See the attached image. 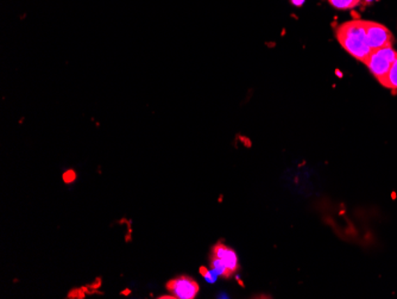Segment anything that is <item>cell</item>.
Masks as SVG:
<instances>
[{
	"instance_id": "obj_1",
	"label": "cell",
	"mask_w": 397,
	"mask_h": 299,
	"mask_svg": "<svg viewBox=\"0 0 397 299\" xmlns=\"http://www.w3.org/2000/svg\"><path fill=\"white\" fill-rule=\"evenodd\" d=\"M336 37L346 53L363 63L373 52L366 37L364 20L345 22L336 28Z\"/></svg>"
},
{
	"instance_id": "obj_2",
	"label": "cell",
	"mask_w": 397,
	"mask_h": 299,
	"mask_svg": "<svg viewBox=\"0 0 397 299\" xmlns=\"http://www.w3.org/2000/svg\"><path fill=\"white\" fill-rule=\"evenodd\" d=\"M396 58L397 52L393 47H384L373 49L365 60L364 65L368 67L370 73L373 74V78L382 84Z\"/></svg>"
},
{
	"instance_id": "obj_3",
	"label": "cell",
	"mask_w": 397,
	"mask_h": 299,
	"mask_svg": "<svg viewBox=\"0 0 397 299\" xmlns=\"http://www.w3.org/2000/svg\"><path fill=\"white\" fill-rule=\"evenodd\" d=\"M365 31L371 49H378L384 47H393L395 37L387 26L376 22L365 21Z\"/></svg>"
},
{
	"instance_id": "obj_4",
	"label": "cell",
	"mask_w": 397,
	"mask_h": 299,
	"mask_svg": "<svg viewBox=\"0 0 397 299\" xmlns=\"http://www.w3.org/2000/svg\"><path fill=\"white\" fill-rule=\"evenodd\" d=\"M166 290L178 299H194L200 291V287L191 277H178L166 284Z\"/></svg>"
},
{
	"instance_id": "obj_5",
	"label": "cell",
	"mask_w": 397,
	"mask_h": 299,
	"mask_svg": "<svg viewBox=\"0 0 397 299\" xmlns=\"http://www.w3.org/2000/svg\"><path fill=\"white\" fill-rule=\"evenodd\" d=\"M212 256L219 259L220 261L227 267V270H230L232 275L240 268V263H238V256L235 250H231L230 247L225 246L223 242L217 243L213 250H212Z\"/></svg>"
},
{
	"instance_id": "obj_6",
	"label": "cell",
	"mask_w": 397,
	"mask_h": 299,
	"mask_svg": "<svg viewBox=\"0 0 397 299\" xmlns=\"http://www.w3.org/2000/svg\"><path fill=\"white\" fill-rule=\"evenodd\" d=\"M381 85L388 90L397 91V58L393 62L389 72L385 77L384 82H382Z\"/></svg>"
},
{
	"instance_id": "obj_7",
	"label": "cell",
	"mask_w": 397,
	"mask_h": 299,
	"mask_svg": "<svg viewBox=\"0 0 397 299\" xmlns=\"http://www.w3.org/2000/svg\"><path fill=\"white\" fill-rule=\"evenodd\" d=\"M329 4L338 10H352L361 4V0H327Z\"/></svg>"
},
{
	"instance_id": "obj_8",
	"label": "cell",
	"mask_w": 397,
	"mask_h": 299,
	"mask_svg": "<svg viewBox=\"0 0 397 299\" xmlns=\"http://www.w3.org/2000/svg\"><path fill=\"white\" fill-rule=\"evenodd\" d=\"M200 273L205 277V279H206L208 283H215V280L219 277V275H217L213 270H207L206 267L203 266L200 268Z\"/></svg>"
},
{
	"instance_id": "obj_9",
	"label": "cell",
	"mask_w": 397,
	"mask_h": 299,
	"mask_svg": "<svg viewBox=\"0 0 397 299\" xmlns=\"http://www.w3.org/2000/svg\"><path fill=\"white\" fill-rule=\"evenodd\" d=\"M62 179L65 181V184H72L74 181H77V172L74 169H68L63 173Z\"/></svg>"
},
{
	"instance_id": "obj_10",
	"label": "cell",
	"mask_w": 397,
	"mask_h": 299,
	"mask_svg": "<svg viewBox=\"0 0 397 299\" xmlns=\"http://www.w3.org/2000/svg\"><path fill=\"white\" fill-rule=\"evenodd\" d=\"M68 298H85V291L82 289H74L69 292Z\"/></svg>"
},
{
	"instance_id": "obj_11",
	"label": "cell",
	"mask_w": 397,
	"mask_h": 299,
	"mask_svg": "<svg viewBox=\"0 0 397 299\" xmlns=\"http://www.w3.org/2000/svg\"><path fill=\"white\" fill-rule=\"evenodd\" d=\"M304 1H306V0H290V3H292L294 6H297V8L302 6V5L304 4Z\"/></svg>"
},
{
	"instance_id": "obj_12",
	"label": "cell",
	"mask_w": 397,
	"mask_h": 299,
	"mask_svg": "<svg viewBox=\"0 0 397 299\" xmlns=\"http://www.w3.org/2000/svg\"><path fill=\"white\" fill-rule=\"evenodd\" d=\"M100 286H102V278H97V280H95V282H94V283L91 285V287H92V289H99Z\"/></svg>"
},
{
	"instance_id": "obj_13",
	"label": "cell",
	"mask_w": 397,
	"mask_h": 299,
	"mask_svg": "<svg viewBox=\"0 0 397 299\" xmlns=\"http://www.w3.org/2000/svg\"><path fill=\"white\" fill-rule=\"evenodd\" d=\"M131 293V290H129V289H127V290H125V291H123L122 292V295L124 296H129Z\"/></svg>"
}]
</instances>
